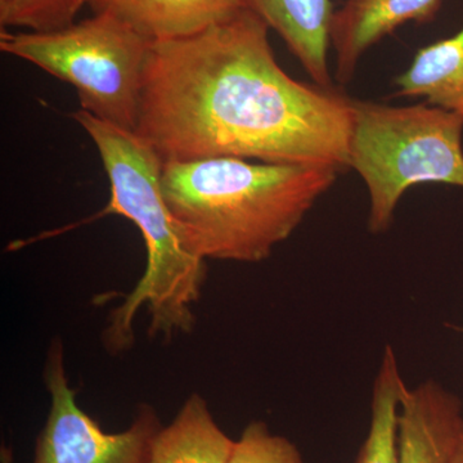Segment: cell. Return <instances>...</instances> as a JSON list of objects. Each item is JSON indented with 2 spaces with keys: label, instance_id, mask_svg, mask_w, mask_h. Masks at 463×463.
<instances>
[{
  "label": "cell",
  "instance_id": "obj_1",
  "mask_svg": "<svg viewBox=\"0 0 463 463\" xmlns=\"http://www.w3.org/2000/svg\"><path fill=\"white\" fill-rule=\"evenodd\" d=\"M268 33L245 7L199 33L154 42L136 133L163 163L237 157L349 166L353 99L292 79Z\"/></svg>",
  "mask_w": 463,
  "mask_h": 463
},
{
  "label": "cell",
  "instance_id": "obj_2",
  "mask_svg": "<svg viewBox=\"0 0 463 463\" xmlns=\"http://www.w3.org/2000/svg\"><path fill=\"white\" fill-rule=\"evenodd\" d=\"M337 174L334 167L209 157L165 161L161 185L190 254L259 263L294 233Z\"/></svg>",
  "mask_w": 463,
  "mask_h": 463
},
{
  "label": "cell",
  "instance_id": "obj_3",
  "mask_svg": "<svg viewBox=\"0 0 463 463\" xmlns=\"http://www.w3.org/2000/svg\"><path fill=\"white\" fill-rule=\"evenodd\" d=\"M99 149L111 185L103 215L132 222L145 241L147 264L136 288L109 319L102 343L109 354L132 349L134 319L142 307L149 316L148 334L172 340L196 325L194 307L206 281V263L183 248L164 197L163 160L136 132L121 129L79 109L71 115Z\"/></svg>",
  "mask_w": 463,
  "mask_h": 463
},
{
  "label": "cell",
  "instance_id": "obj_4",
  "mask_svg": "<svg viewBox=\"0 0 463 463\" xmlns=\"http://www.w3.org/2000/svg\"><path fill=\"white\" fill-rule=\"evenodd\" d=\"M349 166L370 194L368 228L388 231L399 201L414 185L463 188V118L428 103L383 105L353 99Z\"/></svg>",
  "mask_w": 463,
  "mask_h": 463
},
{
  "label": "cell",
  "instance_id": "obj_5",
  "mask_svg": "<svg viewBox=\"0 0 463 463\" xmlns=\"http://www.w3.org/2000/svg\"><path fill=\"white\" fill-rule=\"evenodd\" d=\"M154 41L106 12L54 32H0V51L71 84L81 109L136 132Z\"/></svg>",
  "mask_w": 463,
  "mask_h": 463
},
{
  "label": "cell",
  "instance_id": "obj_6",
  "mask_svg": "<svg viewBox=\"0 0 463 463\" xmlns=\"http://www.w3.org/2000/svg\"><path fill=\"white\" fill-rule=\"evenodd\" d=\"M43 374L52 404L36 440L33 463H148L152 444L163 429L154 408L141 405L129 429L109 434L79 407L60 340L48 349Z\"/></svg>",
  "mask_w": 463,
  "mask_h": 463
},
{
  "label": "cell",
  "instance_id": "obj_7",
  "mask_svg": "<svg viewBox=\"0 0 463 463\" xmlns=\"http://www.w3.org/2000/svg\"><path fill=\"white\" fill-rule=\"evenodd\" d=\"M463 431L461 399L434 380L404 390L399 463H453Z\"/></svg>",
  "mask_w": 463,
  "mask_h": 463
},
{
  "label": "cell",
  "instance_id": "obj_8",
  "mask_svg": "<svg viewBox=\"0 0 463 463\" xmlns=\"http://www.w3.org/2000/svg\"><path fill=\"white\" fill-rule=\"evenodd\" d=\"M444 0H345L335 11L331 47L336 54V80L347 84L362 56L407 23L434 20Z\"/></svg>",
  "mask_w": 463,
  "mask_h": 463
},
{
  "label": "cell",
  "instance_id": "obj_9",
  "mask_svg": "<svg viewBox=\"0 0 463 463\" xmlns=\"http://www.w3.org/2000/svg\"><path fill=\"white\" fill-rule=\"evenodd\" d=\"M246 7L281 36L315 84L334 88L328 66L336 11L332 0H246Z\"/></svg>",
  "mask_w": 463,
  "mask_h": 463
},
{
  "label": "cell",
  "instance_id": "obj_10",
  "mask_svg": "<svg viewBox=\"0 0 463 463\" xmlns=\"http://www.w3.org/2000/svg\"><path fill=\"white\" fill-rule=\"evenodd\" d=\"M94 14L121 18L151 41L181 38L227 20L246 0H90Z\"/></svg>",
  "mask_w": 463,
  "mask_h": 463
},
{
  "label": "cell",
  "instance_id": "obj_11",
  "mask_svg": "<svg viewBox=\"0 0 463 463\" xmlns=\"http://www.w3.org/2000/svg\"><path fill=\"white\" fill-rule=\"evenodd\" d=\"M234 444L219 428L205 399L192 394L174 421L158 431L148 463H230Z\"/></svg>",
  "mask_w": 463,
  "mask_h": 463
},
{
  "label": "cell",
  "instance_id": "obj_12",
  "mask_svg": "<svg viewBox=\"0 0 463 463\" xmlns=\"http://www.w3.org/2000/svg\"><path fill=\"white\" fill-rule=\"evenodd\" d=\"M395 85L399 97H420L463 118V26L455 35L419 50Z\"/></svg>",
  "mask_w": 463,
  "mask_h": 463
},
{
  "label": "cell",
  "instance_id": "obj_13",
  "mask_svg": "<svg viewBox=\"0 0 463 463\" xmlns=\"http://www.w3.org/2000/svg\"><path fill=\"white\" fill-rule=\"evenodd\" d=\"M405 389L397 355L386 345L373 383L370 429L354 463H399V413Z\"/></svg>",
  "mask_w": 463,
  "mask_h": 463
},
{
  "label": "cell",
  "instance_id": "obj_14",
  "mask_svg": "<svg viewBox=\"0 0 463 463\" xmlns=\"http://www.w3.org/2000/svg\"><path fill=\"white\" fill-rule=\"evenodd\" d=\"M90 0H0L2 29L47 33L65 29Z\"/></svg>",
  "mask_w": 463,
  "mask_h": 463
},
{
  "label": "cell",
  "instance_id": "obj_15",
  "mask_svg": "<svg viewBox=\"0 0 463 463\" xmlns=\"http://www.w3.org/2000/svg\"><path fill=\"white\" fill-rule=\"evenodd\" d=\"M230 463H306L298 447L282 435L273 434L263 421L246 426L234 444Z\"/></svg>",
  "mask_w": 463,
  "mask_h": 463
},
{
  "label": "cell",
  "instance_id": "obj_16",
  "mask_svg": "<svg viewBox=\"0 0 463 463\" xmlns=\"http://www.w3.org/2000/svg\"><path fill=\"white\" fill-rule=\"evenodd\" d=\"M453 463H463V431L461 439H459L458 448H457V452L455 459H453Z\"/></svg>",
  "mask_w": 463,
  "mask_h": 463
}]
</instances>
